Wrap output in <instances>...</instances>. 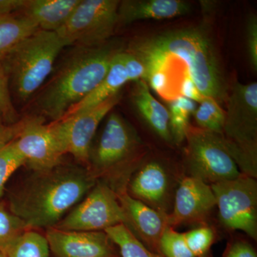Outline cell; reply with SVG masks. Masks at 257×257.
Returning <instances> with one entry per match:
<instances>
[{
  "instance_id": "1",
  "label": "cell",
  "mask_w": 257,
  "mask_h": 257,
  "mask_svg": "<svg viewBox=\"0 0 257 257\" xmlns=\"http://www.w3.org/2000/svg\"><path fill=\"white\" fill-rule=\"evenodd\" d=\"M126 51L143 62L147 72L167 64H184L204 97L212 98L219 104L227 99V84L206 24L138 39Z\"/></svg>"
},
{
  "instance_id": "2",
  "label": "cell",
  "mask_w": 257,
  "mask_h": 257,
  "mask_svg": "<svg viewBox=\"0 0 257 257\" xmlns=\"http://www.w3.org/2000/svg\"><path fill=\"white\" fill-rule=\"evenodd\" d=\"M94 180L78 168L36 172L10 198V211L30 228L54 227L92 188Z\"/></svg>"
},
{
  "instance_id": "3",
  "label": "cell",
  "mask_w": 257,
  "mask_h": 257,
  "mask_svg": "<svg viewBox=\"0 0 257 257\" xmlns=\"http://www.w3.org/2000/svg\"><path fill=\"white\" fill-rule=\"evenodd\" d=\"M37 99L42 114L60 121L69 109L94 90L105 77L114 56L122 50L108 41L99 46L76 47Z\"/></svg>"
},
{
  "instance_id": "4",
  "label": "cell",
  "mask_w": 257,
  "mask_h": 257,
  "mask_svg": "<svg viewBox=\"0 0 257 257\" xmlns=\"http://www.w3.org/2000/svg\"><path fill=\"white\" fill-rule=\"evenodd\" d=\"M220 135L230 155L244 172L256 177L257 165V83L236 82L226 99Z\"/></svg>"
},
{
  "instance_id": "5",
  "label": "cell",
  "mask_w": 257,
  "mask_h": 257,
  "mask_svg": "<svg viewBox=\"0 0 257 257\" xmlns=\"http://www.w3.org/2000/svg\"><path fill=\"white\" fill-rule=\"evenodd\" d=\"M64 42L55 32L38 30L20 42L4 61L20 100L28 101L45 82Z\"/></svg>"
},
{
  "instance_id": "6",
  "label": "cell",
  "mask_w": 257,
  "mask_h": 257,
  "mask_svg": "<svg viewBox=\"0 0 257 257\" xmlns=\"http://www.w3.org/2000/svg\"><path fill=\"white\" fill-rule=\"evenodd\" d=\"M118 0H80L56 33L65 47L99 46L114 35L118 25Z\"/></svg>"
},
{
  "instance_id": "7",
  "label": "cell",
  "mask_w": 257,
  "mask_h": 257,
  "mask_svg": "<svg viewBox=\"0 0 257 257\" xmlns=\"http://www.w3.org/2000/svg\"><path fill=\"white\" fill-rule=\"evenodd\" d=\"M185 139L186 156L191 177L212 184L242 175L219 134L190 125Z\"/></svg>"
},
{
  "instance_id": "8",
  "label": "cell",
  "mask_w": 257,
  "mask_h": 257,
  "mask_svg": "<svg viewBox=\"0 0 257 257\" xmlns=\"http://www.w3.org/2000/svg\"><path fill=\"white\" fill-rule=\"evenodd\" d=\"M221 223L231 230H240L257 237V184L253 177L236 178L211 184Z\"/></svg>"
},
{
  "instance_id": "9",
  "label": "cell",
  "mask_w": 257,
  "mask_h": 257,
  "mask_svg": "<svg viewBox=\"0 0 257 257\" xmlns=\"http://www.w3.org/2000/svg\"><path fill=\"white\" fill-rule=\"evenodd\" d=\"M128 219L117 196L110 188L99 184L68 215L54 227L69 231H105Z\"/></svg>"
},
{
  "instance_id": "10",
  "label": "cell",
  "mask_w": 257,
  "mask_h": 257,
  "mask_svg": "<svg viewBox=\"0 0 257 257\" xmlns=\"http://www.w3.org/2000/svg\"><path fill=\"white\" fill-rule=\"evenodd\" d=\"M120 99L121 92L94 107L52 123V128L65 154H71L79 162H87L90 157L91 144L98 126Z\"/></svg>"
},
{
  "instance_id": "11",
  "label": "cell",
  "mask_w": 257,
  "mask_h": 257,
  "mask_svg": "<svg viewBox=\"0 0 257 257\" xmlns=\"http://www.w3.org/2000/svg\"><path fill=\"white\" fill-rule=\"evenodd\" d=\"M13 143L26 164L35 172L57 167L65 155L52 124H45L37 118L20 123Z\"/></svg>"
},
{
  "instance_id": "12",
  "label": "cell",
  "mask_w": 257,
  "mask_h": 257,
  "mask_svg": "<svg viewBox=\"0 0 257 257\" xmlns=\"http://www.w3.org/2000/svg\"><path fill=\"white\" fill-rule=\"evenodd\" d=\"M45 237L54 257H120L116 245L104 231L47 229Z\"/></svg>"
},
{
  "instance_id": "13",
  "label": "cell",
  "mask_w": 257,
  "mask_h": 257,
  "mask_svg": "<svg viewBox=\"0 0 257 257\" xmlns=\"http://www.w3.org/2000/svg\"><path fill=\"white\" fill-rule=\"evenodd\" d=\"M140 143L134 128L117 113L109 114L93 155L94 165L109 170L124 162Z\"/></svg>"
},
{
  "instance_id": "14",
  "label": "cell",
  "mask_w": 257,
  "mask_h": 257,
  "mask_svg": "<svg viewBox=\"0 0 257 257\" xmlns=\"http://www.w3.org/2000/svg\"><path fill=\"white\" fill-rule=\"evenodd\" d=\"M216 206V199L209 184L194 177L184 178L176 193L175 208L167 216L169 226L204 219Z\"/></svg>"
},
{
  "instance_id": "15",
  "label": "cell",
  "mask_w": 257,
  "mask_h": 257,
  "mask_svg": "<svg viewBox=\"0 0 257 257\" xmlns=\"http://www.w3.org/2000/svg\"><path fill=\"white\" fill-rule=\"evenodd\" d=\"M117 197L127 217V226H133L149 250L160 253V238L169 226L167 216L126 193H121Z\"/></svg>"
},
{
  "instance_id": "16",
  "label": "cell",
  "mask_w": 257,
  "mask_h": 257,
  "mask_svg": "<svg viewBox=\"0 0 257 257\" xmlns=\"http://www.w3.org/2000/svg\"><path fill=\"white\" fill-rule=\"evenodd\" d=\"M190 11V4L182 0H124L120 1L118 8V25L175 18Z\"/></svg>"
},
{
  "instance_id": "17",
  "label": "cell",
  "mask_w": 257,
  "mask_h": 257,
  "mask_svg": "<svg viewBox=\"0 0 257 257\" xmlns=\"http://www.w3.org/2000/svg\"><path fill=\"white\" fill-rule=\"evenodd\" d=\"M80 0H27L21 14L39 30L57 32L68 20Z\"/></svg>"
},
{
  "instance_id": "18",
  "label": "cell",
  "mask_w": 257,
  "mask_h": 257,
  "mask_svg": "<svg viewBox=\"0 0 257 257\" xmlns=\"http://www.w3.org/2000/svg\"><path fill=\"white\" fill-rule=\"evenodd\" d=\"M133 101L139 114L150 127L165 141H172L168 109L152 95L145 81L135 82Z\"/></svg>"
},
{
  "instance_id": "19",
  "label": "cell",
  "mask_w": 257,
  "mask_h": 257,
  "mask_svg": "<svg viewBox=\"0 0 257 257\" xmlns=\"http://www.w3.org/2000/svg\"><path fill=\"white\" fill-rule=\"evenodd\" d=\"M122 51H120L114 56L109 71L100 84L78 104L69 109L64 117L94 107L108 98L120 92L121 87L128 82L127 73L121 55Z\"/></svg>"
},
{
  "instance_id": "20",
  "label": "cell",
  "mask_w": 257,
  "mask_h": 257,
  "mask_svg": "<svg viewBox=\"0 0 257 257\" xmlns=\"http://www.w3.org/2000/svg\"><path fill=\"white\" fill-rule=\"evenodd\" d=\"M167 187V175L163 167L156 162H150L137 174L130 188L135 199L144 203H157L163 199Z\"/></svg>"
},
{
  "instance_id": "21",
  "label": "cell",
  "mask_w": 257,
  "mask_h": 257,
  "mask_svg": "<svg viewBox=\"0 0 257 257\" xmlns=\"http://www.w3.org/2000/svg\"><path fill=\"white\" fill-rule=\"evenodd\" d=\"M38 30L34 22L23 14L0 15V62Z\"/></svg>"
},
{
  "instance_id": "22",
  "label": "cell",
  "mask_w": 257,
  "mask_h": 257,
  "mask_svg": "<svg viewBox=\"0 0 257 257\" xmlns=\"http://www.w3.org/2000/svg\"><path fill=\"white\" fill-rule=\"evenodd\" d=\"M104 231L116 245L120 257H165L149 250L126 224L116 225Z\"/></svg>"
},
{
  "instance_id": "23",
  "label": "cell",
  "mask_w": 257,
  "mask_h": 257,
  "mask_svg": "<svg viewBox=\"0 0 257 257\" xmlns=\"http://www.w3.org/2000/svg\"><path fill=\"white\" fill-rule=\"evenodd\" d=\"M197 107V102L179 96L170 101L168 105L170 128L172 140L181 143L185 140L189 119Z\"/></svg>"
},
{
  "instance_id": "24",
  "label": "cell",
  "mask_w": 257,
  "mask_h": 257,
  "mask_svg": "<svg viewBox=\"0 0 257 257\" xmlns=\"http://www.w3.org/2000/svg\"><path fill=\"white\" fill-rule=\"evenodd\" d=\"M50 246L45 236L27 230L8 246L6 257H50Z\"/></svg>"
},
{
  "instance_id": "25",
  "label": "cell",
  "mask_w": 257,
  "mask_h": 257,
  "mask_svg": "<svg viewBox=\"0 0 257 257\" xmlns=\"http://www.w3.org/2000/svg\"><path fill=\"white\" fill-rule=\"evenodd\" d=\"M199 128L221 135L225 121V111L215 99L204 97L192 115Z\"/></svg>"
},
{
  "instance_id": "26",
  "label": "cell",
  "mask_w": 257,
  "mask_h": 257,
  "mask_svg": "<svg viewBox=\"0 0 257 257\" xmlns=\"http://www.w3.org/2000/svg\"><path fill=\"white\" fill-rule=\"evenodd\" d=\"M29 229L28 226L20 218L7 210L3 204H0V251L5 250L20 235Z\"/></svg>"
},
{
  "instance_id": "27",
  "label": "cell",
  "mask_w": 257,
  "mask_h": 257,
  "mask_svg": "<svg viewBox=\"0 0 257 257\" xmlns=\"http://www.w3.org/2000/svg\"><path fill=\"white\" fill-rule=\"evenodd\" d=\"M25 164V159L15 147L13 140L0 145V197L10 177Z\"/></svg>"
},
{
  "instance_id": "28",
  "label": "cell",
  "mask_w": 257,
  "mask_h": 257,
  "mask_svg": "<svg viewBox=\"0 0 257 257\" xmlns=\"http://www.w3.org/2000/svg\"><path fill=\"white\" fill-rule=\"evenodd\" d=\"M160 252L165 257H195L189 249L184 233L167 226L160 240Z\"/></svg>"
},
{
  "instance_id": "29",
  "label": "cell",
  "mask_w": 257,
  "mask_h": 257,
  "mask_svg": "<svg viewBox=\"0 0 257 257\" xmlns=\"http://www.w3.org/2000/svg\"><path fill=\"white\" fill-rule=\"evenodd\" d=\"M184 239L195 257L207 256L214 242V231L209 227H201L184 233Z\"/></svg>"
},
{
  "instance_id": "30",
  "label": "cell",
  "mask_w": 257,
  "mask_h": 257,
  "mask_svg": "<svg viewBox=\"0 0 257 257\" xmlns=\"http://www.w3.org/2000/svg\"><path fill=\"white\" fill-rule=\"evenodd\" d=\"M10 77L3 62H0V111L5 121L13 124L17 120V111L10 92Z\"/></svg>"
},
{
  "instance_id": "31",
  "label": "cell",
  "mask_w": 257,
  "mask_h": 257,
  "mask_svg": "<svg viewBox=\"0 0 257 257\" xmlns=\"http://www.w3.org/2000/svg\"><path fill=\"white\" fill-rule=\"evenodd\" d=\"M246 50L248 60L253 70H257V18L256 15L248 17L246 25Z\"/></svg>"
},
{
  "instance_id": "32",
  "label": "cell",
  "mask_w": 257,
  "mask_h": 257,
  "mask_svg": "<svg viewBox=\"0 0 257 257\" xmlns=\"http://www.w3.org/2000/svg\"><path fill=\"white\" fill-rule=\"evenodd\" d=\"M123 62L127 73L128 82L130 81H146L147 69L143 62L136 56L123 50L121 52Z\"/></svg>"
},
{
  "instance_id": "33",
  "label": "cell",
  "mask_w": 257,
  "mask_h": 257,
  "mask_svg": "<svg viewBox=\"0 0 257 257\" xmlns=\"http://www.w3.org/2000/svg\"><path fill=\"white\" fill-rule=\"evenodd\" d=\"M224 257H257L256 251L246 241H238L230 245Z\"/></svg>"
},
{
  "instance_id": "34",
  "label": "cell",
  "mask_w": 257,
  "mask_h": 257,
  "mask_svg": "<svg viewBox=\"0 0 257 257\" xmlns=\"http://www.w3.org/2000/svg\"><path fill=\"white\" fill-rule=\"evenodd\" d=\"M179 94H180L179 96H184L195 102L200 103L204 99V96L199 92L192 79L189 78V76L182 79L179 86Z\"/></svg>"
},
{
  "instance_id": "35",
  "label": "cell",
  "mask_w": 257,
  "mask_h": 257,
  "mask_svg": "<svg viewBox=\"0 0 257 257\" xmlns=\"http://www.w3.org/2000/svg\"><path fill=\"white\" fill-rule=\"evenodd\" d=\"M27 0H0V15L23 13Z\"/></svg>"
},
{
  "instance_id": "36",
  "label": "cell",
  "mask_w": 257,
  "mask_h": 257,
  "mask_svg": "<svg viewBox=\"0 0 257 257\" xmlns=\"http://www.w3.org/2000/svg\"><path fill=\"white\" fill-rule=\"evenodd\" d=\"M4 121V117L0 111V145L8 143L14 140L20 126V124L14 125L13 126H7Z\"/></svg>"
},
{
  "instance_id": "37",
  "label": "cell",
  "mask_w": 257,
  "mask_h": 257,
  "mask_svg": "<svg viewBox=\"0 0 257 257\" xmlns=\"http://www.w3.org/2000/svg\"><path fill=\"white\" fill-rule=\"evenodd\" d=\"M0 257H6L5 256L4 253H2L1 251H0Z\"/></svg>"
}]
</instances>
